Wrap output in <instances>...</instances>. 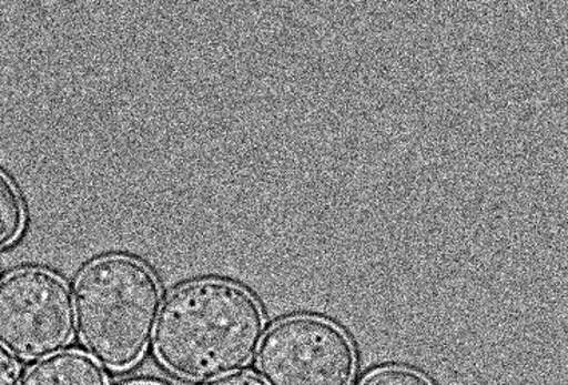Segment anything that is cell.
<instances>
[{
    "label": "cell",
    "mask_w": 568,
    "mask_h": 385,
    "mask_svg": "<svg viewBox=\"0 0 568 385\" xmlns=\"http://www.w3.org/2000/svg\"><path fill=\"white\" fill-rule=\"evenodd\" d=\"M264 335V312L247 290L226 281H199L166 297L154 355L178 378L205 383L247 367Z\"/></svg>",
    "instance_id": "1"
},
{
    "label": "cell",
    "mask_w": 568,
    "mask_h": 385,
    "mask_svg": "<svg viewBox=\"0 0 568 385\" xmlns=\"http://www.w3.org/2000/svg\"><path fill=\"white\" fill-rule=\"evenodd\" d=\"M79 337L91 358L111 372H126L153 341L162 293L156 276L130 256L91 262L74 287Z\"/></svg>",
    "instance_id": "2"
},
{
    "label": "cell",
    "mask_w": 568,
    "mask_h": 385,
    "mask_svg": "<svg viewBox=\"0 0 568 385\" xmlns=\"http://www.w3.org/2000/svg\"><path fill=\"white\" fill-rule=\"evenodd\" d=\"M74 303L61 277L23 269L0 283V345L14 358L43 361L62 353L74 335Z\"/></svg>",
    "instance_id": "3"
},
{
    "label": "cell",
    "mask_w": 568,
    "mask_h": 385,
    "mask_svg": "<svg viewBox=\"0 0 568 385\" xmlns=\"http://www.w3.org/2000/svg\"><path fill=\"white\" fill-rule=\"evenodd\" d=\"M257 368L268 385H352L356 348L332 321L288 317L273 325L262 340Z\"/></svg>",
    "instance_id": "4"
},
{
    "label": "cell",
    "mask_w": 568,
    "mask_h": 385,
    "mask_svg": "<svg viewBox=\"0 0 568 385\" xmlns=\"http://www.w3.org/2000/svg\"><path fill=\"white\" fill-rule=\"evenodd\" d=\"M19 385H109V379L90 355L70 351L34 365Z\"/></svg>",
    "instance_id": "5"
},
{
    "label": "cell",
    "mask_w": 568,
    "mask_h": 385,
    "mask_svg": "<svg viewBox=\"0 0 568 385\" xmlns=\"http://www.w3.org/2000/svg\"><path fill=\"white\" fill-rule=\"evenodd\" d=\"M26 229V206L21 193L0 170V250L10 247Z\"/></svg>",
    "instance_id": "6"
},
{
    "label": "cell",
    "mask_w": 568,
    "mask_h": 385,
    "mask_svg": "<svg viewBox=\"0 0 568 385\" xmlns=\"http://www.w3.org/2000/svg\"><path fill=\"white\" fill-rule=\"evenodd\" d=\"M361 385H435L423 373L405 367H385L372 372Z\"/></svg>",
    "instance_id": "7"
},
{
    "label": "cell",
    "mask_w": 568,
    "mask_h": 385,
    "mask_svg": "<svg viewBox=\"0 0 568 385\" xmlns=\"http://www.w3.org/2000/svg\"><path fill=\"white\" fill-rule=\"evenodd\" d=\"M21 384V365L7 348L0 345V385Z\"/></svg>",
    "instance_id": "8"
},
{
    "label": "cell",
    "mask_w": 568,
    "mask_h": 385,
    "mask_svg": "<svg viewBox=\"0 0 568 385\" xmlns=\"http://www.w3.org/2000/svg\"><path fill=\"white\" fill-rule=\"evenodd\" d=\"M205 385H268L261 376L250 372H237L233 375L222 376L214 381H210Z\"/></svg>",
    "instance_id": "9"
},
{
    "label": "cell",
    "mask_w": 568,
    "mask_h": 385,
    "mask_svg": "<svg viewBox=\"0 0 568 385\" xmlns=\"http://www.w3.org/2000/svg\"><path fill=\"white\" fill-rule=\"evenodd\" d=\"M125 385H165L161 383H149V381H136V383H130Z\"/></svg>",
    "instance_id": "10"
}]
</instances>
